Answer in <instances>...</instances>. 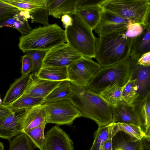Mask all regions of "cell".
Returning <instances> with one entry per match:
<instances>
[{
  "label": "cell",
  "mask_w": 150,
  "mask_h": 150,
  "mask_svg": "<svg viewBox=\"0 0 150 150\" xmlns=\"http://www.w3.org/2000/svg\"><path fill=\"white\" fill-rule=\"evenodd\" d=\"M112 138L107 140L104 143L101 150H112Z\"/></svg>",
  "instance_id": "cell-43"
},
{
  "label": "cell",
  "mask_w": 150,
  "mask_h": 150,
  "mask_svg": "<svg viewBox=\"0 0 150 150\" xmlns=\"http://www.w3.org/2000/svg\"><path fill=\"white\" fill-rule=\"evenodd\" d=\"M0 150H4V146L2 142H0Z\"/></svg>",
  "instance_id": "cell-45"
},
{
  "label": "cell",
  "mask_w": 150,
  "mask_h": 150,
  "mask_svg": "<svg viewBox=\"0 0 150 150\" xmlns=\"http://www.w3.org/2000/svg\"><path fill=\"white\" fill-rule=\"evenodd\" d=\"M150 52V26L144 27L142 33L133 38L129 58L137 60L144 54Z\"/></svg>",
  "instance_id": "cell-19"
},
{
  "label": "cell",
  "mask_w": 150,
  "mask_h": 150,
  "mask_svg": "<svg viewBox=\"0 0 150 150\" xmlns=\"http://www.w3.org/2000/svg\"><path fill=\"white\" fill-rule=\"evenodd\" d=\"M123 87L116 83L108 87L99 94L112 106H114L123 101L122 96Z\"/></svg>",
  "instance_id": "cell-28"
},
{
  "label": "cell",
  "mask_w": 150,
  "mask_h": 150,
  "mask_svg": "<svg viewBox=\"0 0 150 150\" xmlns=\"http://www.w3.org/2000/svg\"><path fill=\"white\" fill-rule=\"evenodd\" d=\"M32 78V74H30L16 79L6 92L2 104L7 105L20 98L24 93Z\"/></svg>",
  "instance_id": "cell-21"
},
{
  "label": "cell",
  "mask_w": 150,
  "mask_h": 150,
  "mask_svg": "<svg viewBox=\"0 0 150 150\" xmlns=\"http://www.w3.org/2000/svg\"><path fill=\"white\" fill-rule=\"evenodd\" d=\"M100 6L128 21L150 26V0H103Z\"/></svg>",
  "instance_id": "cell-4"
},
{
  "label": "cell",
  "mask_w": 150,
  "mask_h": 150,
  "mask_svg": "<svg viewBox=\"0 0 150 150\" xmlns=\"http://www.w3.org/2000/svg\"><path fill=\"white\" fill-rule=\"evenodd\" d=\"M103 10L100 5H96L77 9L76 13L93 30L100 22Z\"/></svg>",
  "instance_id": "cell-22"
},
{
  "label": "cell",
  "mask_w": 150,
  "mask_h": 150,
  "mask_svg": "<svg viewBox=\"0 0 150 150\" xmlns=\"http://www.w3.org/2000/svg\"><path fill=\"white\" fill-rule=\"evenodd\" d=\"M45 102L44 98L23 96L7 106L13 111L26 110Z\"/></svg>",
  "instance_id": "cell-27"
},
{
  "label": "cell",
  "mask_w": 150,
  "mask_h": 150,
  "mask_svg": "<svg viewBox=\"0 0 150 150\" xmlns=\"http://www.w3.org/2000/svg\"><path fill=\"white\" fill-rule=\"evenodd\" d=\"M22 67L21 73L22 76L28 75L32 71V65L30 58L26 54L21 57Z\"/></svg>",
  "instance_id": "cell-37"
},
{
  "label": "cell",
  "mask_w": 150,
  "mask_h": 150,
  "mask_svg": "<svg viewBox=\"0 0 150 150\" xmlns=\"http://www.w3.org/2000/svg\"><path fill=\"white\" fill-rule=\"evenodd\" d=\"M112 123H120L132 124L140 127L142 129L141 123L133 104H129L122 101L116 105L112 106Z\"/></svg>",
  "instance_id": "cell-14"
},
{
  "label": "cell",
  "mask_w": 150,
  "mask_h": 150,
  "mask_svg": "<svg viewBox=\"0 0 150 150\" xmlns=\"http://www.w3.org/2000/svg\"><path fill=\"white\" fill-rule=\"evenodd\" d=\"M122 96L123 101L129 104H133L138 99L139 95L135 79L129 78L124 86Z\"/></svg>",
  "instance_id": "cell-32"
},
{
  "label": "cell",
  "mask_w": 150,
  "mask_h": 150,
  "mask_svg": "<svg viewBox=\"0 0 150 150\" xmlns=\"http://www.w3.org/2000/svg\"><path fill=\"white\" fill-rule=\"evenodd\" d=\"M61 20L63 26L65 28L72 24V18L69 15L65 14L62 15L61 17Z\"/></svg>",
  "instance_id": "cell-42"
},
{
  "label": "cell",
  "mask_w": 150,
  "mask_h": 150,
  "mask_svg": "<svg viewBox=\"0 0 150 150\" xmlns=\"http://www.w3.org/2000/svg\"><path fill=\"white\" fill-rule=\"evenodd\" d=\"M137 63L145 67L150 66V52L143 54L137 60Z\"/></svg>",
  "instance_id": "cell-40"
},
{
  "label": "cell",
  "mask_w": 150,
  "mask_h": 150,
  "mask_svg": "<svg viewBox=\"0 0 150 150\" xmlns=\"http://www.w3.org/2000/svg\"><path fill=\"white\" fill-rule=\"evenodd\" d=\"M111 123L108 125L98 126L94 134L92 146L89 150H101L105 142L113 138L111 134Z\"/></svg>",
  "instance_id": "cell-30"
},
{
  "label": "cell",
  "mask_w": 150,
  "mask_h": 150,
  "mask_svg": "<svg viewBox=\"0 0 150 150\" xmlns=\"http://www.w3.org/2000/svg\"><path fill=\"white\" fill-rule=\"evenodd\" d=\"M14 112L7 105L0 104V119L5 118Z\"/></svg>",
  "instance_id": "cell-41"
},
{
  "label": "cell",
  "mask_w": 150,
  "mask_h": 150,
  "mask_svg": "<svg viewBox=\"0 0 150 150\" xmlns=\"http://www.w3.org/2000/svg\"><path fill=\"white\" fill-rule=\"evenodd\" d=\"M83 57L68 43H64L47 51L42 67H67Z\"/></svg>",
  "instance_id": "cell-9"
},
{
  "label": "cell",
  "mask_w": 150,
  "mask_h": 150,
  "mask_svg": "<svg viewBox=\"0 0 150 150\" xmlns=\"http://www.w3.org/2000/svg\"><path fill=\"white\" fill-rule=\"evenodd\" d=\"M61 81L41 79L37 76L32 77L31 81L21 96H26L45 99L59 86Z\"/></svg>",
  "instance_id": "cell-15"
},
{
  "label": "cell",
  "mask_w": 150,
  "mask_h": 150,
  "mask_svg": "<svg viewBox=\"0 0 150 150\" xmlns=\"http://www.w3.org/2000/svg\"><path fill=\"white\" fill-rule=\"evenodd\" d=\"M46 124L41 125L25 133L35 147L42 150L45 140L44 130Z\"/></svg>",
  "instance_id": "cell-33"
},
{
  "label": "cell",
  "mask_w": 150,
  "mask_h": 150,
  "mask_svg": "<svg viewBox=\"0 0 150 150\" xmlns=\"http://www.w3.org/2000/svg\"><path fill=\"white\" fill-rule=\"evenodd\" d=\"M130 78L131 79L135 80L139 95V99L150 93V66H144L139 64L137 60L130 58Z\"/></svg>",
  "instance_id": "cell-13"
},
{
  "label": "cell",
  "mask_w": 150,
  "mask_h": 150,
  "mask_svg": "<svg viewBox=\"0 0 150 150\" xmlns=\"http://www.w3.org/2000/svg\"><path fill=\"white\" fill-rule=\"evenodd\" d=\"M18 10L17 8L9 9L0 7V22L10 17Z\"/></svg>",
  "instance_id": "cell-39"
},
{
  "label": "cell",
  "mask_w": 150,
  "mask_h": 150,
  "mask_svg": "<svg viewBox=\"0 0 150 150\" xmlns=\"http://www.w3.org/2000/svg\"><path fill=\"white\" fill-rule=\"evenodd\" d=\"M0 7L9 8V9H16V8L14 7H13L8 4H6L0 0Z\"/></svg>",
  "instance_id": "cell-44"
},
{
  "label": "cell",
  "mask_w": 150,
  "mask_h": 150,
  "mask_svg": "<svg viewBox=\"0 0 150 150\" xmlns=\"http://www.w3.org/2000/svg\"><path fill=\"white\" fill-rule=\"evenodd\" d=\"M125 32L114 33L96 38L95 58L101 67L112 65L129 57L133 38Z\"/></svg>",
  "instance_id": "cell-2"
},
{
  "label": "cell",
  "mask_w": 150,
  "mask_h": 150,
  "mask_svg": "<svg viewBox=\"0 0 150 150\" xmlns=\"http://www.w3.org/2000/svg\"><path fill=\"white\" fill-rule=\"evenodd\" d=\"M71 84L72 93L69 100L79 111L81 117L93 120L98 126L108 125L112 122L111 105L87 87Z\"/></svg>",
  "instance_id": "cell-1"
},
{
  "label": "cell",
  "mask_w": 150,
  "mask_h": 150,
  "mask_svg": "<svg viewBox=\"0 0 150 150\" xmlns=\"http://www.w3.org/2000/svg\"><path fill=\"white\" fill-rule=\"evenodd\" d=\"M130 71L129 57L112 65L101 67L87 87L98 94L108 87L116 83L123 87L129 79Z\"/></svg>",
  "instance_id": "cell-6"
},
{
  "label": "cell",
  "mask_w": 150,
  "mask_h": 150,
  "mask_svg": "<svg viewBox=\"0 0 150 150\" xmlns=\"http://www.w3.org/2000/svg\"><path fill=\"white\" fill-rule=\"evenodd\" d=\"M42 150H74L73 142L62 129L55 126L45 133Z\"/></svg>",
  "instance_id": "cell-11"
},
{
  "label": "cell",
  "mask_w": 150,
  "mask_h": 150,
  "mask_svg": "<svg viewBox=\"0 0 150 150\" xmlns=\"http://www.w3.org/2000/svg\"><path fill=\"white\" fill-rule=\"evenodd\" d=\"M133 104L145 137L150 138V93L138 99Z\"/></svg>",
  "instance_id": "cell-17"
},
{
  "label": "cell",
  "mask_w": 150,
  "mask_h": 150,
  "mask_svg": "<svg viewBox=\"0 0 150 150\" xmlns=\"http://www.w3.org/2000/svg\"><path fill=\"white\" fill-rule=\"evenodd\" d=\"M71 93V84L70 81H61L59 86L45 98V102L69 100Z\"/></svg>",
  "instance_id": "cell-25"
},
{
  "label": "cell",
  "mask_w": 150,
  "mask_h": 150,
  "mask_svg": "<svg viewBox=\"0 0 150 150\" xmlns=\"http://www.w3.org/2000/svg\"><path fill=\"white\" fill-rule=\"evenodd\" d=\"M79 1V0H48L49 15L58 19L64 15L75 13Z\"/></svg>",
  "instance_id": "cell-20"
},
{
  "label": "cell",
  "mask_w": 150,
  "mask_h": 150,
  "mask_svg": "<svg viewBox=\"0 0 150 150\" xmlns=\"http://www.w3.org/2000/svg\"><path fill=\"white\" fill-rule=\"evenodd\" d=\"M19 10L29 12L33 9L42 7L47 4L48 0H0Z\"/></svg>",
  "instance_id": "cell-29"
},
{
  "label": "cell",
  "mask_w": 150,
  "mask_h": 150,
  "mask_svg": "<svg viewBox=\"0 0 150 150\" xmlns=\"http://www.w3.org/2000/svg\"><path fill=\"white\" fill-rule=\"evenodd\" d=\"M69 15L73 23L65 30L66 42L83 57L95 58L96 38L93 30L76 13Z\"/></svg>",
  "instance_id": "cell-5"
},
{
  "label": "cell",
  "mask_w": 150,
  "mask_h": 150,
  "mask_svg": "<svg viewBox=\"0 0 150 150\" xmlns=\"http://www.w3.org/2000/svg\"><path fill=\"white\" fill-rule=\"evenodd\" d=\"M103 0H79L76 10L91 6L100 5Z\"/></svg>",
  "instance_id": "cell-38"
},
{
  "label": "cell",
  "mask_w": 150,
  "mask_h": 150,
  "mask_svg": "<svg viewBox=\"0 0 150 150\" xmlns=\"http://www.w3.org/2000/svg\"><path fill=\"white\" fill-rule=\"evenodd\" d=\"M144 138L142 140H135L121 137L112 143V150H147L149 146Z\"/></svg>",
  "instance_id": "cell-26"
},
{
  "label": "cell",
  "mask_w": 150,
  "mask_h": 150,
  "mask_svg": "<svg viewBox=\"0 0 150 150\" xmlns=\"http://www.w3.org/2000/svg\"><path fill=\"white\" fill-rule=\"evenodd\" d=\"M66 42L65 30L56 23L33 29L19 38L18 47L24 53L30 50L48 51Z\"/></svg>",
  "instance_id": "cell-3"
},
{
  "label": "cell",
  "mask_w": 150,
  "mask_h": 150,
  "mask_svg": "<svg viewBox=\"0 0 150 150\" xmlns=\"http://www.w3.org/2000/svg\"><path fill=\"white\" fill-rule=\"evenodd\" d=\"M100 67L92 59L83 57L67 67L69 81L77 86L87 87Z\"/></svg>",
  "instance_id": "cell-8"
},
{
  "label": "cell",
  "mask_w": 150,
  "mask_h": 150,
  "mask_svg": "<svg viewBox=\"0 0 150 150\" xmlns=\"http://www.w3.org/2000/svg\"><path fill=\"white\" fill-rule=\"evenodd\" d=\"M30 18L29 12L19 10L12 16L0 22V28L4 27L14 28L25 35L33 30L30 26L28 19Z\"/></svg>",
  "instance_id": "cell-16"
},
{
  "label": "cell",
  "mask_w": 150,
  "mask_h": 150,
  "mask_svg": "<svg viewBox=\"0 0 150 150\" xmlns=\"http://www.w3.org/2000/svg\"><path fill=\"white\" fill-rule=\"evenodd\" d=\"M9 141L8 150H35L34 145L25 133H22Z\"/></svg>",
  "instance_id": "cell-31"
},
{
  "label": "cell",
  "mask_w": 150,
  "mask_h": 150,
  "mask_svg": "<svg viewBox=\"0 0 150 150\" xmlns=\"http://www.w3.org/2000/svg\"><path fill=\"white\" fill-rule=\"evenodd\" d=\"M111 134L112 137L119 131H123L130 138L135 140H142L145 137L144 132L141 128L134 125L120 123H111Z\"/></svg>",
  "instance_id": "cell-24"
},
{
  "label": "cell",
  "mask_w": 150,
  "mask_h": 150,
  "mask_svg": "<svg viewBox=\"0 0 150 150\" xmlns=\"http://www.w3.org/2000/svg\"><path fill=\"white\" fill-rule=\"evenodd\" d=\"M144 28V27L139 23L129 21L125 34L128 38H134L142 33Z\"/></svg>",
  "instance_id": "cell-36"
},
{
  "label": "cell",
  "mask_w": 150,
  "mask_h": 150,
  "mask_svg": "<svg viewBox=\"0 0 150 150\" xmlns=\"http://www.w3.org/2000/svg\"><path fill=\"white\" fill-rule=\"evenodd\" d=\"M27 109L13 111L0 119V138L9 141L23 133V119Z\"/></svg>",
  "instance_id": "cell-12"
},
{
  "label": "cell",
  "mask_w": 150,
  "mask_h": 150,
  "mask_svg": "<svg viewBox=\"0 0 150 150\" xmlns=\"http://www.w3.org/2000/svg\"><path fill=\"white\" fill-rule=\"evenodd\" d=\"M48 3L43 7L33 9L29 12L32 23H38L44 25L50 24Z\"/></svg>",
  "instance_id": "cell-35"
},
{
  "label": "cell",
  "mask_w": 150,
  "mask_h": 150,
  "mask_svg": "<svg viewBox=\"0 0 150 150\" xmlns=\"http://www.w3.org/2000/svg\"><path fill=\"white\" fill-rule=\"evenodd\" d=\"M37 76L40 79L53 81H69L67 67H43Z\"/></svg>",
  "instance_id": "cell-23"
},
{
  "label": "cell",
  "mask_w": 150,
  "mask_h": 150,
  "mask_svg": "<svg viewBox=\"0 0 150 150\" xmlns=\"http://www.w3.org/2000/svg\"><path fill=\"white\" fill-rule=\"evenodd\" d=\"M46 124L45 115L42 105L28 109L23 119V133Z\"/></svg>",
  "instance_id": "cell-18"
},
{
  "label": "cell",
  "mask_w": 150,
  "mask_h": 150,
  "mask_svg": "<svg viewBox=\"0 0 150 150\" xmlns=\"http://www.w3.org/2000/svg\"><path fill=\"white\" fill-rule=\"evenodd\" d=\"M42 105L46 124L71 125L76 118L81 117L79 111L69 100L45 102Z\"/></svg>",
  "instance_id": "cell-7"
},
{
  "label": "cell",
  "mask_w": 150,
  "mask_h": 150,
  "mask_svg": "<svg viewBox=\"0 0 150 150\" xmlns=\"http://www.w3.org/2000/svg\"><path fill=\"white\" fill-rule=\"evenodd\" d=\"M47 51L32 50L27 51L25 53L29 56L32 65L33 77L37 76L42 66L44 58Z\"/></svg>",
  "instance_id": "cell-34"
},
{
  "label": "cell",
  "mask_w": 150,
  "mask_h": 150,
  "mask_svg": "<svg viewBox=\"0 0 150 150\" xmlns=\"http://www.w3.org/2000/svg\"><path fill=\"white\" fill-rule=\"evenodd\" d=\"M129 21L103 9L100 22L94 30L99 36L125 32Z\"/></svg>",
  "instance_id": "cell-10"
}]
</instances>
